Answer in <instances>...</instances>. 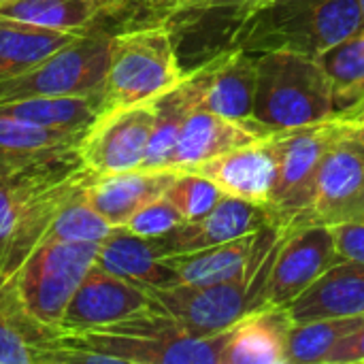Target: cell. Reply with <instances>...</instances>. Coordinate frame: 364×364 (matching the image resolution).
Instances as JSON below:
<instances>
[{"label": "cell", "instance_id": "obj_6", "mask_svg": "<svg viewBox=\"0 0 364 364\" xmlns=\"http://www.w3.org/2000/svg\"><path fill=\"white\" fill-rule=\"evenodd\" d=\"M224 335L194 337L158 309L77 335L117 364H220Z\"/></svg>", "mask_w": 364, "mask_h": 364}, {"label": "cell", "instance_id": "obj_17", "mask_svg": "<svg viewBox=\"0 0 364 364\" xmlns=\"http://www.w3.org/2000/svg\"><path fill=\"white\" fill-rule=\"evenodd\" d=\"M179 171L175 168H132L124 173L94 177L83 196L90 207L113 228L126 226L128 220L145 205L162 198Z\"/></svg>", "mask_w": 364, "mask_h": 364}, {"label": "cell", "instance_id": "obj_16", "mask_svg": "<svg viewBox=\"0 0 364 364\" xmlns=\"http://www.w3.org/2000/svg\"><path fill=\"white\" fill-rule=\"evenodd\" d=\"M273 132L277 130L264 126L258 119H230L200 107L188 117L179 134V141L171 158V168L192 171L207 160H213L237 147L267 139Z\"/></svg>", "mask_w": 364, "mask_h": 364}, {"label": "cell", "instance_id": "obj_13", "mask_svg": "<svg viewBox=\"0 0 364 364\" xmlns=\"http://www.w3.org/2000/svg\"><path fill=\"white\" fill-rule=\"evenodd\" d=\"M269 226H279L269 205L250 203L226 194L203 218L186 220L168 235L151 241L158 254L162 258H168V256L190 254L220 243H228L239 237L264 230Z\"/></svg>", "mask_w": 364, "mask_h": 364}, {"label": "cell", "instance_id": "obj_37", "mask_svg": "<svg viewBox=\"0 0 364 364\" xmlns=\"http://www.w3.org/2000/svg\"><path fill=\"white\" fill-rule=\"evenodd\" d=\"M188 2L190 0H141V9H145L154 21H168Z\"/></svg>", "mask_w": 364, "mask_h": 364}, {"label": "cell", "instance_id": "obj_26", "mask_svg": "<svg viewBox=\"0 0 364 364\" xmlns=\"http://www.w3.org/2000/svg\"><path fill=\"white\" fill-rule=\"evenodd\" d=\"M269 228L198 252L168 256L166 260L177 275V284H188V286L218 284L237 275L256 256V252L262 247L267 239Z\"/></svg>", "mask_w": 364, "mask_h": 364}, {"label": "cell", "instance_id": "obj_20", "mask_svg": "<svg viewBox=\"0 0 364 364\" xmlns=\"http://www.w3.org/2000/svg\"><path fill=\"white\" fill-rule=\"evenodd\" d=\"M192 171L211 179L228 196L269 205L275 179V154L267 136L207 160Z\"/></svg>", "mask_w": 364, "mask_h": 364}, {"label": "cell", "instance_id": "obj_38", "mask_svg": "<svg viewBox=\"0 0 364 364\" xmlns=\"http://www.w3.org/2000/svg\"><path fill=\"white\" fill-rule=\"evenodd\" d=\"M341 122H343V134L364 149V107L350 117H341Z\"/></svg>", "mask_w": 364, "mask_h": 364}, {"label": "cell", "instance_id": "obj_9", "mask_svg": "<svg viewBox=\"0 0 364 364\" xmlns=\"http://www.w3.org/2000/svg\"><path fill=\"white\" fill-rule=\"evenodd\" d=\"M111 34L96 28L34 66L0 81V105L43 96L100 94L109 66Z\"/></svg>", "mask_w": 364, "mask_h": 364}, {"label": "cell", "instance_id": "obj_31", "mask_svg": "<svg viewBox=\"0 0 364 364\" xmlns=\"http://www.w3.org/2000/svg\"><path fill=\"white\" fill-rule=\"evenodd\" d=\"M364 324V316L299 322L288 341V364H324L335 346Z\"/></svg>", "mask_w": 364, "mask_h": 364}, {"label": "cell", "instance_id": "obj_30", "mask_svg": "<svg viewBox=\"0 0 364 364\" xmlns=\"http://www.w3.org/2000/svg\"><path fill=\"white\" fill-rule=\"evenodd\" d=\"M55 333L36 324L9 288L0 290V364H38L43 346Z\"/></svg>", "mask_w": 364, "mask_h": 364}, {"label": "cell", "instance_id": "obj_35", "mask_svg": "<svg viewBox=\"0 0 364 364\" xmlns=\"http://www.w3.org/2000/svg\"><path fill=\"white\" fill-rule=\"evenodd\" d=\"M341 260L364 264V218L328 226Z\"/></svg>", "mask_w": 364, "mask_h": 364}, {"label": "cell", "instance_id": "obj_23", "mask_svg": "<svg viewBox=\"0 0 364 364\" xmlns=\"http://www.w3.org/2000/svg\"><path fill=\"white\" fill-rule=\"evenodd\" d=\"M83 132L45 128L0 113V166L19 171L26 166L77 160V143Z\"/></svg>", "mask_w": 364, "mask_h": 364}, {"label": "cell", "instance_id": "obj_18", "mask_svg": "<svg viewBox=\"0 0 364 364\" xmlns=\"http://www.w3.org/2000/svg\"><path fill=\"white\" fill-rule=\"evenodd\" d=\"M213 70V58L186 70V75L154 100V130L143 168H171V158L188 117L203 107V96Z\"/></svg>", "mask_w": 364, "mask_h": 364}, {"label": "cell", "instance_id": "obj_42", "mask_svg": "<svg viewBox=\"0 0 364 364\" xmlns=\"http://www.w3.org/2000/svg\"><path fill=\"white\" fill-rule=\"evenodd\" d=\"M2 2H6V0H0V4H2Z\"/></svg>", "mask_w": 364, "mask_h": 364}, {"label": "cell", "instance_id": "obj_32", "mask_svg": "<svg viewBox=\"0 0 364 364\" xmlns=\"http://www.w3.org/2000/svg\"><path fill=\"white\" fill-rule=\"evenodd\" d=\"M113 226L102 220L85 200L83 194L73 198L60 209L49 228L47 241H68V243H100Z\"/></svg>", "mask_w": 364, "mask_h": 364}, {"label": "cell", "instance_id": "obj_39", "mask_svg": "<svg viewBox=\"0 0 364 364\" xmlns=\"http://www.w3.org/2000/svg\"><path fill=\"white\" fill-rule=\"evenodd\" d=\"M124 4V9H130V6H141V0H119Z\"/></svg>", "mask_w": 364, "mask_h": 364}, {"label": "cell", "instance_id": "obj_8", "mask_svg": "<svg viewBox=\"0 0 364 364\" xmlns=\"http://www.w3.org/2000/svg\"><path fill=\"white\" fill-rule=\"evenodd\" d=\"M96 254L98 243L47 241L21 264L6 288L36 324L58 331L75 290L96 262Z\"/></svg>", "mask_w": 364, "mask_h": 364}, {"label": "cell", "instance_id": "obj_11", "mask_svg": "<svg viewBox=\"0 0 364 364\" xmlns=\"http://www.w3.org/2000/svg\"><path fill=\"white\" fill-rule=\"evenodd\" d=\"M149 309H154V301L147 288L117 277L94 262L75 290L58 331L83 335L124 322Z\"/></svg>", "mask_w": 364, "mask_h": 364}, {"label": "cell", "instance_id": "obj_2", "mask_svg": "<svg viewBox=\"0 0 364 364\" xmlns=\"http://www.w3.org/2000/svg\"><path fill=\"white\" fill-rule=\"evenodd\" d=\"M290 226H271L256 256L230 279L209 286L173 284L151 288L154 309L166 314L194 337H215L267 305V282Z\"/></svg>", "mask_w": 364, "mask_h": 364}, {"label": "cell", "instance_id": "obj_5", "mask_svg": "<svg viewBox=\"0 0 364 364\" xmlns=\"http://www.w3.org/2000/svg\"><path fill=\"white\" fill-rule=\"evenodd\" d=\"M254 117L273 130L333 119L331 81L320 58L294 51L258 53Z\"/></svg>", "mask_w": 364, "mask_h": 364}, {"label": "cell", "instance_id": "obj_34", "mask_svg": "<svg viewBox=\"0 0 364 364\" xmlns=\"http://www.w3.org/2000/svg\"><path fill=\"white\" fill-rule=\"evenodd\" d=\"M181 222H186V218L177 211V207L166 196H162L145 205L141 211H136L124 228L145 239H158L175 230Z\"/></svg>", "mask_w": 364, "mask_h": 364}, {"label": "cell", "instance_id": "obj_27", "mask_svg": "<svg viewBox=\"0 0 364 364\" xmlns=\"http://www.w3.org/2000/svg\"><path fill=\"white\" fill-rule=\"evenodd\" d=\"M331 81L335 117H350L364 107V28L320 55Z\"/></svg>", "mask_w": 364, "mask_h": 364}, {"label": "cell", "instance_id": "obj_1", "mask_svg": "<svg viewBox=\"0 0 364 364\" xmlns=\"http://www.w3.org/2000/svg\"><path fill=\"white\" fill-rule=\"evenodd\" d=\"M94 177L79 160L43 162L0 177V290L47 243L60 209L83 194Z\"/></svg>", "mask_w": 364, "mask_h": 364}, {"label": "cell", "instance_id": "obj_40", "mask_svg": "<svg viewBox=\"0 0 364 364\" xmlns=\"http://www.w3.org/2000/svg\"><path fill=\"white\" fill-rule=\"evenodd\" d=\"M9 173H13V171H6V168L0 166V177H4V175H9Z\"/></svg>", "mask_w": 364, "mask_h": 364}, {"label": "cell", "instance_id": "obj_19", "mask_svg": "<svg viewBox=\"0 0 364 364\" xmlns=\"http://www.w3.org/2000/svg\"><path fill=\"white\" fill-rule=\"evenodd\" d=\"M292 326L286 307L264 305L247 314L226 331L220 364H288Z\"/></svg>", "mask_w": 364, "mask_h": 364}, {"label": "cell", "instance_id": "obj_14", "mask_svg": "<svg viewBox=\"0 0 364 364\" xmlns=\"http://www.w3.org/2000/svg\"><path fill=\"white\" fill-rule=\"evenodd\" d=\"M360 218H364V149L343 134L341 122L339 136L318 175L311 222L335 226Z\"/></svg>", "mask_w": 364, "mask_h": 364}, {"label": "cell", "instance_id": "obj_24", "mask_svg": "<svg viewBox=\"0 0 364 364\" xmlns=\"http://www.w3.org/2000/svg\"><path fill=\"white\" fill-rule=\"evenodd\" d=\"M124 11L119 0H6L0 4V19L32 28L87 34L105 17Z\"/></svg>", "mask_w": 364, "mask_h": 364}, {"label": "cell", "instance_id": "obj_4", "mask_svg": "<svg viewBox=\"0 0 364 364\" xmlns=\"http://www.w3.org/2000/svg\"><path fill=\"white\" fill-rule=\"evenodd\" d=\"M183 75L175 34L166 21L111 34L109 66L100 90L102 111L154 102Z\"/></svg>", "mask_w": 364, "mask_h": 364}, {"label": "cell", "instance_id": "obj_3", "mask_svg": "<svg viewBox=\"0 0 364 364\" xmlns=\"http://www.w3.org/2000/svg\"><path fill=\"white\" fill-rule=\"evenodd\" d=\"M363 28L358 0H273L247 23L237 47L320 58Z\"/></svg>", "mask_w": 364, "mask_h": 364}, {"label": "cell", "instance_id": "obj_10", "mask_svg": "<svg viewBox=\"0 0 364 364\" xmlns=\"http://www.w3.org/2000/svg\"><path fill=\"white\" fill-rule=\"evenodd\" d=\"M154 102L100 111L77 143L81 166L96 177L141 168L154 130Z\"/></svg>", "mask_w": 364, "mask_h": 364}, {"label": "cell", "instance_id": "obj_25", "mask_svg": "<svg viewBox=\"0 0 364 364\" xmlns=\"http://www.w3.org/2000/svg\"><path fill=\"white\" fill-rule=\"evenodd\" d=\"M96 264L147 290L177 284L173 267L158 254L154 241L139 237L124 226L113 228L107 239L98 243Z\"/></svg>", "mask_w": 364, "mask_h": 364}, {"label": "cell", "instance_id": "obj_36", "mask_svg": "<svg viewBox=\"0 0 364 364\" xmlns=\"http://www.w3.org/2000/svg\"><path fill=\"white\" fill-rule=\"evenodd\" d=\"M364 363V324L346 335L324 364H360Z\"/></svg>", "mask_w": 364, "mask_h": 364}, {"label": "cell", "instance_id": "obj_22", "mask_svg": "<svg viewBox=\"0 0 364 364\" xmlns=\"http://www.w3.org/2000/svg\"><path fill=\"white\" fill-rule=\"evenodd\" d=\"M256 81L258 53L235 47L213 55V70L203 96V109L230 119H256Z\"/></svg>", "mask_w": 364, "mask_h": 364}, {"label": "cell", "instance_id": "obj_7", "mask_svg": "<svg viewBox=\"0 0 364 364\" xmlns=\"http://www.w3.org/2000/svg\"><path fill=\"white\" fill-rule=\"evenodd\" d=\"M341 119L277 130L269 136L275 154V179L269 207L279 226H303L311 222V209L322 162L337 141Z\"/></svg>", "mask_w": 364, "mask_h": 364}, {"label": "cell", "instance_id": "obj_15", "mask_svg": "<svg viewBox=\"0 0 364 364\" xmlns=\"http://www.w3.org/2000/svg\"><path fill=\"white\" fill-rule=\"evenodd\" d=\"M273 0H190L166 23L173 34H194L200 41V64L235 49L247 23Z\"/></svg>", "mask_w": 364, "mask_h": 364}, {"label": "cell", "instance_id": "obj_21", "mask_svg": "<svg viewBox=\"0 0 364 364\" xmlns=\"http://www.w3.org/2000/svg\"><path fill=\"white\" fill-rule=\"evenodd\" d=\"M294 324L364 316V264L339 260L286 305Z\"/></svg>", "mask_w": 364, "mask_h": 364}, {"label": "cell", "instance_id": "obj_41", "mask_svg": "<svg viewBox=\"0 0 364 364\" xmlns=\"http://www.w3.org/2000/svg\"><path fill=\"white\" fill-rule=\"evenodd\" d=\"M360 2V13H363V23H364V0H358Z\"/></svg>", "mask_w": 364, "mask_h": 364}, {"label": "cell", "instance_id": "obj_29", "mask_svg": "<svg viewBox=\"0 0 364 364\" xmlns=\"http://www.w3.org/2000/svg\"><path fill=\"white\" fill-rule=\"evenodd\" d=\"M79 36L83 34L43 30L0 19V81L34 66Z\"/></svg>", "mask_w": 364, "mask_h": 364}, {"label": "cell", "instance_id": "obj_28", "mask_svg": "<svg viewBox=\"0 0 364 364\" xmlns=\"http://www.w3.org/2000/svg\"><path fill=\"white\" fill-rule=\"evenodd\" d=\"M102 111L100 94L87 96H43L0 105V113L32 122L45 128L83 132Z\"/></svg>", "mask_w": 364, "mask_h": 364}, {"label": "cell", "instance_id": "obj_12", "mask_svg": "<svg viewBox=\"0 0 364 364\" xmlns=\"http://www.w3.org/2000/svg\"><path fill=\"white\" fill-rule=\"evenodd\" d=\"M339 260L333 232L326 224L290 226L269 273L267 305L286 307Z\"/></svg>", "mask_w": 364, "mask_h": 364}, {"label": "cell", "instance_id": "obj_33", "mask_svg": "<svg viewBox=\"0 0 364 364\" xmlns=\"http://www.w3.org/2000/svg\"><path fill=\"white\" fill-rule=\"evenodd\" d=\"M186 220H196L209 213L226 194L207 177L194 171H179L164 194Z\"/></svg>", "mask_w": 364, "mask_h": 364}]
</instances>
